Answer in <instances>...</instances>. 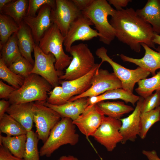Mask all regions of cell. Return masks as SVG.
Instances as JSON below:
<instances>
[{
  "mask_svg": "<svg viewBox=\"0 0 160 160\" xmlns=\"http://www.w3.org/2000/svg\"><path fill=\"white\" fill-rule=\"evenodd\" d=\"M33 66L29 61L22 56L8 68L16 74L25 78L31 74Z\"/></svg>",
  "mask_w": 160,
  "mask_h": 160,
  "instance_id": "34",
  "label": "cell"
},
{
  "mask_svg": "<svg viewBox=\"0 0 160 160\" xmlns=\"http://www.w3.org/2000/svg\"><path fill=\"white\" fill-rule=\"evenodd\" d=\"M34 63L31 74L38 75L46 80L52 87L58 86L61 76L56 69V59L51 53L45 54L38 45L34 46Z\"/></svg>",
  "mask_w": 160,
  "mask_h": 160,
  "instance_id": "9",
  "label": "cell"
},
{
  "mask_svg": "<svg viewBox=\"0 0 160 160\" xmlns=\"http://www.w3.org/2000/svg\"><path fill=\"white\" fill-rule=\"evenodd\" d=\"M0 50L1 58L8 67L22 56L18 45L16 33L11 36Z\"/></svg>",
  "mask_w": 160,
  "mask_h": 160,
  "instance_id": "27",
  "label": "cell"
},
{
  "mask_svg": "<svg viewBox=\"0 0 160 160\" xmlns=\"http://www.w3.org/2000/svg\"><path fill=\"white\" fill-rule=\"evenodd\" d=\"M28 6V0H12L6 4L1 13L12 18L20 27L26 16Z\"/></svg>",
  "mask_w": 160,
  "mask_h": 160,
  "instance_id": "24",
  "label": "cell"
},
{
  "mask_svg": "<svg viewBox=\"0 0 160 160\" xmlns=\"http://www.w3.org/2000/svg\"><path fill=\"white\" fill-rule=\"evenodd\" d=\"M160 106L151 111L141 113L140 115V131L139 135L141 138H145L147 133L151 126L159 121Z\"/></svg>",
  "mask_w": 160,
  "mask_h": 160,
  "instance_id": "31",
  "label": "cell"
},
{
  "mask_svg": "<svg viewBox=\"0 0 160 160\" xmlns=\"http://www.w3.org/2000/svg\"><path fill=\"white\" fill-rule=\"evenodd\" d=\"M57 160H79L76 157L72 155L63 156Z\"/></svg>",
  "mask_w": 160,
  "mask_h": 160,
  "instance_id": "44",
  "label": "cell"
},
{
  "mask_svg": "<svg viewBox=\"0 0 160 160\" xmlns=\"http://www.w3.org/2000/svg\"><path fill=\"white\" fill-rule=\"evenodd\" d=\"M142 153L147 157L148 160H160V158L155 150L151 151L143 150Z\"/></svg>",
  "mask_w": 160,
  "mask_h": 160,
  "instance_id": "42",
  "label": "cell"
},
{
  "mask_svg": "<svg viewBox=\"0 0 160 160\" xmlns=\"http://www.w3.org/2000/svg\"><path fill=\"white\" fill-rule=\"evenodd\" d=\"M44 102H33L32 108L36 132L39 140L43 143L47 140L52 129L62 118L55 111L45 105Z\"/></svg>",
  "mask_w": 160,
  "mask_h": 160,
  "instance_id": "8",
  "label": "cell"
},
{
  "mask_svg": "<svg viewBox=\"0 0 160 160\" xmlns=\"http://www.w3.org/2000/svg\"><path fill=\"white\" fill-rule=\"evenodd\" d=\"M110 4L112 5L116 9V10H120L123 7H126L128 3L132 1L131 0H108Z\"/></svg>",
  "mask_w": 160,
  "mask_h": 160,
  "instance_id": "41",
  "label": "cell"
},
{
  "mask_svg": "<svg viewBox=\"0 0 160 160\" xmlns=\"http://www.w3.org/2000/svg\"><path fill=\"white\" fill-rule=\"evenodd\" d=\"M69 52L71 61L65 73L59 77L62 81L73 80L86 75L95 65L94 57L88 45L81 43L72 45Z\"/></svg>",
  "mask_w": 160,
  "mask_h": 160,
  "instance_id": "6",
  "label": "cell"
},
{
  "mask_svg": "<svg viewBox=\"0 0 160 160\" xmlns=\"http://www.w3.org/2000/svg\"><path fill=\"white\" fill-rule=\"evenodd\" d=\"M48 4L52 9H54L56 7V1L54 0H29L28 6L27 16L35 17L38 11L44 5Z\"/></svg>",
  "mask_w": 160,
  "mask_h": 160,
  "instance_id": "35",
  "label": "cell"
},
{
  "mask_svg": "<svg viewBox=\"0 0 160 160\" xmlns=\"http://www.w3.org/2000/svg\"><path fill=\"white\" fill-rule=\"evenodd\" d=\"M52 87L40 76L31 73L25 78L21 87L11 95L8 101L10 104L45 101Z\"/></svg>",
  "mask_w": 160,
  "mask_h": 160,
  "instance_id": "3",
  "label": "cell"
},
{
  "mask_svg": "<svg viewBox=\"0 0 160 160\" xmlns=\"http://www.w3.org/2000/svg\"><path fill=\"white\" fill-rule=\"evenodd\" d=\"M140 98V96L133 93L129 92L122 88H118L107 91L98 96L89 97L88 102L89 105H92L105 100L120 99L126 103H130L134 106Z\"/></svg>",
  "mask_w": 160,
  "mask_h": 160,
  "instance_id": "23",
  "label": "cell"
},
{
  "mask_svg": "<svg viewBox=\"0 0 160 160\" xmlns=\"http://www.w3.org/2000/svg\"><path fill=\"white\" fill-rule=\"evenodd\" d=\"M137 14L152 26L154 33L160 35V0H148Z\"/></svg>",
  "mask_w": 160,
  "mask_h": 160,
  "instance_id": "21",
  "label": "cell"
},
{
  "mask_svg": "<svg viewBox=\"0 0 160 160\" xmlns=\"http://www.w3.org/2000/svg\"><path fill=\"white\" fill-rule=\"evenodd\" d=\"M0 78L7 82L16 89L23 84L25 78L11 71L0 59Z\"/></svg>",
  "mask_w": 160,
  "mask_h": 160,
  "instance_id": "33",
  "label": "cell"
},
{
  "mask_svg": "<svg viewBox=\"0 0 160 160\" xmlns=\"http://www.w3.org/2000/svg\"><path fill=\"white\" fill-rule=\"evenodd\" d=\"M10 105L9 101L2 99L0 100V119L5 113L6 111Z\"/></svg>",
  "mask_w": 160,
  "mask_h": 160,
  "instance_id": "43",
  "label": "cell"
},
{
  "mask_svg": "<svg viewBox=\"0 0 160 160\" xmlns=\"http://www.w3.org/2000/svg\"><path fill=\"white\" fill-rule=\"evenodd\" d=\"M121 124L120 119L105 116L102 123L92 136L108 151L112 152L122 140L119 132Z\"/></svg>",
  "mask_w": 160,
  "mask_h": 160,
  "instance_id": "11",
  "label": "cell"
},
{
  "mask_svg": "<svg viewBox=\"0 0 160 160\" xmlns=\"http://www.w3.org/2000/svg\"><path fill=\"white\" fill-rule=\"evenodd\" d=\"M64 39L65 36L57 26L53 23L40 39L38 45L45 54L50 53L54 55L56 59L55 68L61 76L64 74L63 71L69 66L72 58L64 51Z\"/></svg>",
  "mask_w": 160,
  "mask_h": 160,
  "instance_id": "5",
  "label": "cell"
},
{
  "mask_svg": "<svg viewBox=\"0 0 160 160\" xmlns=\"http://www.w3.org/2000/svg\"><path fill=\"white\" fill-rule=\"evenodd\" d=\"M20 27L11 17L0 14V48L7 41L14 33L19 30Z\"/></svg>",
  "mask_w": 160,
  "mask_h": 160,
  "instance_id": "30",
  "label": "cell"
},
{
  "mask_svg": "<svg viewBox=\"0 0 160 160\" xmlns=\"http://www.w3.org/2000/svg\"><path fill=\"white\" fill-rule=\"evenodd\" d=\"M105 115L97 104L89 105L76 120L73 121L87 137L92 136L102 123Z\"/></svg>",
  "mask_w": 160,
  "mask_h": 160,
  "instance_id": "14",
  "label": "cell"
},
{
  "mask_svg": "<svg viewBox=\"0 0 160 160\" xmlns=\"http://www.w3.org/2000/svg\"><path fill=\"white\" fill-rule=\"evenodd\" d=\"M101 65L100 63H96L89 72L81 77L73 80L60 81L63 91V104L72 97L83 93L90 88L92 77Z\"/></svg>",
  "mask_w": 160,
  "mask_h": 160,
  "instance_id": "17",
  "label": "cell"
},
{
  "mask_svg": "<svg viewBox=\"0 0 160 160\" xmlns=\"http://www.w3.org/2000/svg\"><path fill=\"white\" fill-rule=\"evenodd\" d=\"M136 92L144 99L155 91L160 90V71L152 77L140 80L137 83Z\"/></svg>",
  "mask_w": 160,
  "mask_h": 160,
  "instance_id": "29",
  "label": "cell"
},
{
  "mask_svg": "<svg viewBox=\"0 0 160 160\" xmlns=\"http://www.w3.org/2000/svg\"><path fill=\"white\" fill-rule=\"evenodd\" d=\"M49 96L47 102L52 105H59L63 104V91L61 86H57L54 87L49 92Z\"/></svg>",
  "mask_w": 160,
  "mask_h": 160,
  "instance_id": "37",
  "label": "cell"
},
{
  "mask_svg": "<svg viewBox=\"0 0 160 160\" xmlns=\"http://www.w3.org/2000/svg\"><path fill=\"white\" fill-rule=\"evenodd\" d=\"M16 33L18 45L22 56L33 65L34 61L32 57L31 53L34 51L35 43L31 29L23 22Z\"/></svg>",
  "mask_w": 160,
  "mask_h": 160,
  "instance_id": "22",
  "label": "cell"
},
{
  "mask_svg": "<svg viewBox=\"0 0 160 160\" xmlns=\"http://www.w3.org/2000/svg\"><path fill=\"white\" fill-rule=\"evenodd\" d=\"M56 7L52 9L51 18L62 34L65 36L72 23L81 14L72 0H56Z\"/></svg>",
  "mask_w": 160,
  "mask_h": 160,
  "instance_id": "12",
  "label": "cell"
},
{
  "mask_svg": "<svg viewBox=\"0 0 160 160\" xmlns=\"http://www.w3.org/2000/svg\"><path fill=\"white\" fill-rule=\"evenodd\" d=\"M144 98L140 96L132 113L127 117L121 119V124L119 132L122 137L121 143L125 144L127 141L134 142L139 136L140 131V115Z\"/></svg>",
  "mask_w": 160,
  "mask_h": 160,
  "instance_id": "16",
  "label": "cell"
},
{
  "mask_svg": "<svg viewBox=\"0 0 160 160\" xmlns=\"http://www.w3.org/2000/svg\"><path fill=\"white\" fill-rule=\"evenodd\" d=\"M0 160H25L12 155L9 150L2 144H0Z\"/></svg>",
  "mask_w": 160,
  "mask_h": 160,
  "instance_id": "39",
  "label": "cell"
},
{
  "mask_svg": "<svg viewBox=\"0 0 160 160\" xmlns=\"http://www.w3.org/2000/svg\"><path fill=\"white\" fill-rule=\"evenodd\" d=\"M12 0H0V11H1L3 8L7 4L11 2Z\"/></svg>",
  "mask_w": 160,
  "mask_h": 160,
  "instance_id": "46",
  "label": "cell"
},
{
  "mask_svg": "<svg viewBox=\"0 0 160 160\" xmlns=\"http://www.w3.org/2000/svg\"><path fill=\"white\" fill-rule=\"evenodd\" d=\"M109 23L114 28L115 37L139 53L142 43L156 49L152 39L154 34L151 26L132 8L116 10Z\"/></svg>",
  "mask_w": 160,
  "mask_h": 160,
  "instance_id": "1",
  "label": "cell"
},
{
  "mask_svg": "<svg viewBox=\"0 0 160 160\" xmlns=\"http://www.w3.org/2000/svg\"><path fill=\"white\" fill-rule=\"evenodd\" d=\"M141 45L145 51L143 57L135 58L123 54L119 56L123 61L134 63L147 70L154 76L156 74V70L160 69V46L156 48L155 51L145 44L142 43Z\"/></svg>",
  "mask_w": 160,
  "mask_h": 160,
  "instance_id": "18",
  "label": "cell"
},
{
  "mask_svg": "<svg viewBox=\"0 0 160 160\" xmlns=\"http://www.w3.org/2000/svg\"><path fill=\"white\" fill-rule=\"evenodd\" d=\"M33 102L10 104L6 112L18 122L27 132L32 130L33 121L32 110Z\"/></svg>",
  "mask_w": 160,
  "mask_h": 160,
  "instance_id": "20",
  "label": "cell"
},
{
  "mask_svg": "<svg viewBox=\"0 0 160 160\" xmlns=\"http://www.w3.org/2000/svg\"><path fill=\"white\" fill-rule=\"evenodd\" d=\"M152 41L155 44H157L160 45V35L154 33Z\"/></svg>",
  "mask_w": 160,
  "mask_h": 160,
  "instance_id": "45",
  "label": "cell"
},
{
  "mask_svg": "<svg viewBox=\"0 0 160 160\" xmlns=\"http://www.w3.org/2000/svg\"><path fill=\"white\" fill-rule=\"evenodd\" d=\"M27 138L23 158L25 160H40L38 149L39 140L36 132L32 130L27 132Z\"/></svg>",
  "mask_w": 160,
  "mask_h": 160,
  "instance_id": "32",
  "label": "cell"
},
{
  "mask_svg": "<svg viewBox=\"0 0 160 160\" xmlns=\"http://www.w3.org/2000/svg\"><path fill=\"white\" fill-rule=\"evenodd\" d=\"M27 138L26 134L6 136L0 134V144L6 148L14 156L23 158Z\"/></svg>",
  "mask_w": 160,
  "mask_h": 160,
  "instance_id": "26",
  "label": "cell"
},
{
  "mask_svg": "<svg viewBox=\"0 0 160 160\" xmlns=\"http://www.w3.org/2000/svg\"><path fill=\"white\" fill-rule=\"evenodd\" d=\"M107 50L104 47L98 48L96 55L101 60L100 64L104 62L108 63L112 67L113 73L121 81L122 88L133 93L136 83L148 76L151 73L145 69L138 67L134 69L127 68L114 61L108 55Z\"/></svg>",
  "mask_w": 160,
  "mask_h": 160,
  "instance_id": "7",
  "label": "cell"
},
{
  "mask_svg": "<svg viewBox=\"0 0 160 160\" xmlns=\"http://www.w3.org/2000/svg\"><path fill=\"white\" fill-rule=\"evenodd\" d=\"M116 11L106 0H94L89 7L81 12L95 25L100 34L99 41L105 44H110L115 37V30L108 17L113 16Z\"/></svg>",
  "mask_w": 160,
  "mask_h": 160,
  "instance_id": "2",
  "label": "cell"
},
{
  "mask_svg": "<svg viewBox=\"0 0 160 160\" xmlns=\"http://www.w3.org/2000/svg\"><path fill=\"white\" fill-rule=\"evenodd\" d=\"M0 132L7 136L26 134L27 132L21 124L7 113L0 119Z\"/></svg>",
  "mask_w": 160,
  "mask_h": 160,
  "instance_id": "28",
  "label": "cell"
},
{
  "mask_svg": "<svg viewBox=\"0 0 160 160\" xmlns=\"http://www.w3.org/2000/svg\"><path fill=\"white\" fill-rule=\"evenodd\" d=\"M43 103L58 113L62 118H68L73 121L77 119L89 105L88 97L78 98L72 101H68L59 105H52L46 101Z\"/></svg>",
  "mask_w": 160,
  "mask_h": 160,
  "instance_id": "19",
  "label": "cell"
},
{
  "mask_svg": "<svg viewBox=\"0 0 160 160\" xmlns=\"http://www.w3.org/2000/svg\"><path fill=\"white\" fill-rule=\"evenodd\" d=\"M76 127L71 119L62 118L52 129L47 140L40 148V156L49 157L63 145L76 144L79 136L76 132Z\"/></svg>",
  "mask_w": 160,
  "mask_h": 160,
  "instance_id": "4",
  "label": "cell"
},
{
  "mask_svg": "<svg viewBox=\"0 0 160 160\" xmlns=\"http://www.w3.org/2000/svg\"><path fill=\"white\" fill-rule=\"evenodd\" d=\"M159 121H160V120H159Z\"/></svg>",
  "mask_w": 160,
  "mask_h": 160,
  "instance_id": "47",
  "label": "cell"
},
{
  "mask_svg": "<svg viewBox=\"0 0 160 160\" xmlns=\"http://www.w3.org/2000/svg\"><path fill=\"white\" fill-rule=\"evenodd\" d=\"M97 104L105 116L118 119L134 110L132 107L122 101H102Z\"/></svg>",
  "mask_w": 160,
  "mask_h": 160,
  "instance_id": "25",
  "label": "cell"
},
{
  "mask_svg": "<svg viewBox=\"0 0 160 160\" xmlns=\"http://www.w3.org/2000/svg\"><path fill=\"white\" fill-rule=\"evenodd\" d=\"M16 89L7 85L2 81H0V98L9 99L11 95Z\"/></svg>",
  "mask_w": 160,
  "mask_h": 160,
  "instance_id": "38",
  "label": "cell"
},
{
  "mask_svg": "<svg viewBox=\"0 0 160 160\" xmlns=\"http://www.w3.org/2000/svg\"><path fill=\"white\" fill-rule=\"evenodd\" d=\"M94 0H72L77 8L82 12L89 7L93 3Z\"/></svg>",
  "mask_w": 160,
  "mask_h": 160,
  "instance_id": "40",
  "label": "cell"
},
{
  "mask_svg": "<svg viewBox=\"0 0 160 160\" xmlns=\"http://www.w3.org/2000/svg\"><path fill=\"white\" fill-rule=\"evenodd\" d=\"M93 25L91 20L82 13L75 19L65 36L63 45L66 51L69 52L73 44L76 41H88L99 37L97 31L91 27Z\"/></svg>",
  "mask_w": 160,
  "mask_h": 160,
  "instance_id": "13",
  "label": "cell"
},
{
  "mask_svg": "<svg viewBox=\"0 0 160 160\" xmlns=\"http://www.w3.org/2000/svg\"><path fill=\"white\" fill-rule=\"evenodd\" d=\"M160 90L144 99L141 108V113L148 112L160 106Z\"/></svg>",
  "mask_w": 160,
  "mask_h": 160,
  "instance_id": "36",
  "label": "cell"
},
{
  "mask_svg": "<svg viewBox=\"0 0 160 160\" xmlns=\"http://www.w3.org/2000/svg\"><path fill=\"white\" fill-rule=\"evenodd\" d=\"M90 88L82 94L73 96L68 101H72L78 98L97 96L107 91L122 88L121 81L113 73L107 70L97 69L92 77Z\"/></svg>",
  "mask_w": 160,
  "mask_h": 160,
  "instance_id": "10",
  "label": "cell"
},
{
  "mask_svg": "<svg viewBox=\"0 0 160 160\" xmlns=\"http://www.w3.org/2000/svg\"><path fill=\"white\" fill-rule=\"evenodd\" d=\"M52 9L49 5H44L39 10L36 16H26L23 19V22L31 29L35 42L37 45L45 32L53 24L51 18Z\"/></svg>",
  "mask_w": 160,
  "mask_h": 160,
  "instance_id": "15",
  "label": "cell"
}]
</instances>
